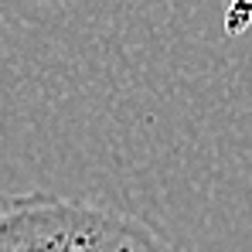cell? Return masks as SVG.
<instances>
[{"mask_svg": "<svg viewBox=\"0 0 252 252\" xmlns=\"http://www.w3.org/2000/svg\"><path fill=\"white\" fill-rule=\"evenodd\" d=\"M0 252H170L136 218L55 194L0 198Z\"/></svg>", "mask_w": 252, "mask_h": 252, "instance_id": "1", "label": "cell"}]
</instances>
